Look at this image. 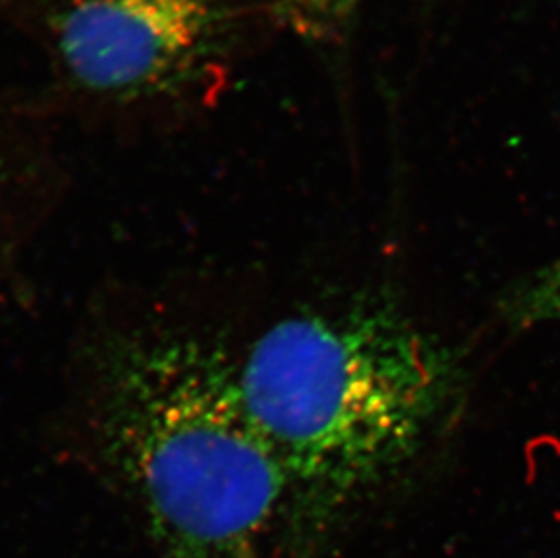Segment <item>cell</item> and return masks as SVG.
<instances>
[{
    "mask_svg": "<svg viewBox=\"0 0 560 558\" xmlns=\"http://www.w3.org/2000/svg\"><path fill=\"white\" fill-rule=\"evenodd\" d=\"M236 375L300 532L410 468L465 386L454 350L380 295L283 317L236 358Z\"/></svg>",
    "mask_w": 560,
    "mask_h": 558,
    "instance_id": "obj_1",
    "label": "cell"
},
{
    "mask_svg": "<svg viewBox=\"0 0 560 558\" xmlns=\"http://www.w3.org/2000/svg\"><path fill=\"white\" fill-rule=\"evenodd\" d=\"M91 422L170 558H242L285 505V479L240 394L236 358L178 328L109 334Z\"/></svg>",
    "mask_w": 560,
    "mask_h": 558,
    "instance_id": "obj_2",
    "label": "cell"
},
{
    "mask_svg": "<svg viewBox=\"0 0 560 558\" xmlns=\"http://www.w3.org/2000/svg\"><path fill=\"white\" fill-rule=\"evenodd\" d=\"M233 0H59L49 43L63 77L113 102L182 95L229 48Z\"/></svg>",
    "mask_w": 560,
    "mask_h": 558,
    "instance_id": "obj_3",
    "label": "cell"
},
{
    "mask_svg": "<svg viewBox=\"0 0 560 558\" xmlns=\"http://www.w3.org/2000/svg\"><path fill=\"white\" fill-rule=\"evenodd\" d=\"M501 312L513 327L560 325V258L510 289Z\"/></svg>",
    "mask_w": 560,
    "mask_h": 558,
    "instance_id": "obj_4",
    "label": "cell"
},
{
    "mask_svg": "<svg viewBox=\"0 0 560 558\" xmlns=\"http://www.w3.org/2000/svg\"><path fill=\"white\" fill-rule=\"evenodd\" d=\"M358 4L360 0H275L281 21L303 37L316 40L338 35L354 15Z\"/></svg>",
    "mask_w": 560,
    "mask_h": 558,
    "instance_id": "obj_5",
    "label": "cell"
},
{
    "mask_svg": "<svg viewBox=\"0 0 560 558\" xmlns=\"http://www.w3.org/2000/svg\"><path fill=\"white\" fill-rule=\"evenodd\" d=\"M11 187H13V167H11L5 154L0 149V212L4 209L8 198H10Z\"/></svg>",
    "mask_w": 560,
    "mask_h": 558,
    "instance_id": "obj_6",
    "label": "cell"
},
{
    "mask_svg": "<svg viewBox=\"0 0 560 558\" xmlns=\"http://www.w3.org/2000/svg\"><path fill=\"white\" fill-rule=\"evenodd\" d=\"M242 558H256V555H254V551H249V554H245Z\"/></svg>",
    "mask_w": 560,
    "mask_h": 558,
    "instance_id": "obj_7",
    "label": "cell"
}]
</instances>
